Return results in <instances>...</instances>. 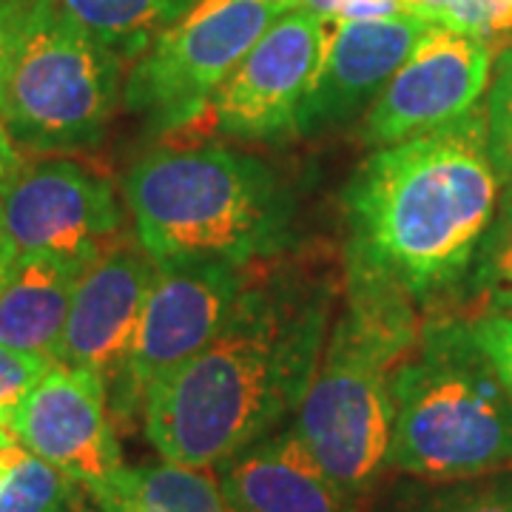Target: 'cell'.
I'll return each mask as SVG.
<instances>
[{
  "label": "cell",
  "instance_id": "obj_1",
  "mask_svg": "<svg viewBox=\"0 0 512 512\" xmlns=\"http://www.w3.org/2000/svg\"><path fill=\"white\" fill-rule=\"evenodd\" d=\"M333 285L308 265L251 271L214 339L143 404L163 461L214 470L293 419L328 342Z\"/></svg>",
  "mask_w": 512,
  "mask_h": 512
},
{
  "label": "cell",
  "instance_id": "obj_2",
  "mask_svg": "<svg viewBox=\"0 0 512 512\" xmlns=\"http://www.w3.org/2000/svg\"><path fill=\"white\" fill-rule=\"evenodd\" d=\"M501 185L481 103L450 126L376 148L345 188L348 285L413 305L456 291Z\"/></svg>",
  "mask_w": 512,
  "mask_h": 512
},
{
  "label": "cell",
  "instance_id": "obj_3",
  "mask_svg": "<svg viewBox=\"0 0 512 512\" xmlns=\"http://www.w3.org/2000/svg\"><path fill=\"white\" fill-rule=\"evenodd\" d=\"M137 242L154 262H271L296 239V194L279 171L225 146L154 148L123 180Z\"/></svg>",
  "mask_w": 512,
  "mask_h": 512
},
{
  "label": "cell",
  "instance_id": "obj_4",
  "mask_svg": "<svg viewBox=\"0 0 512 512\" xmlns=\"http://www.w3.org/2000/svg\"><path fill=\"white\" fill-rule=\"evenodd\" d=\"M387 473L461 481L512 470V399L470 322L436 316L390 373Z\"/></svg>",
  "mask_w": 512,
  "mask_h": 512
},
{
  "label": "cell",
  "instance_id": "obj_5",
  "mask_svg": "<svg viewBox=\"0 0 512 512\" xmlns=\"http://www.w3.org/2000/svg\"><path fill=\"white\" fill-rule=\"evenodd\" d=\"M419 308L396 293L348 285L319 367L291 427L342 490L367 498L387 473L390 373L419 339Z\"/></svg>",
  "mask_w": 512,
  "mask_h": 512
},
{
  "label": "cell",
  "instance_id": "obj_6",
  "mask_svg": "<svg viewBox=\"0 0 512 512\" xmlns=\"http://www.w3.org/2000/svg\"><path fill=\"white\" fill-rule=\"evenodd\" d=\"M123 80L126 63L66 18L57 0H32L0 120L26 154L92 151L123 103Z\"/></svg>",
  "mask_w": 512,
  "mask_h": 512
},
{
  "label": "cell",
  "instance_id": "obj_7",
  "mask_svg": "<svg viewBox=\"0 0 512 512\" xmlns=\"http://www.w3.org/2000/svg\"><path fill=\"white\" fill-rule=\"evenodd\" d=\"M285 9L271 0H197L128 66L123 109L151 134L197 123L225 77Z\"/></svg>",
  "mask_w": 512,
  "mask_h": 512
},
{
  "label": "cell",
  "instance_id": "obj_8",
  "mask_svg": "<svg viewBox=\"0 0 512 512\" xmlns=\"http://www.w3.org/2000/svg\"><path fill=\"white\" fill-rule=\"evenodd\" d=\"M251 268L220 259H168L157 262L134 345L120 376L109 384L117 413L143 410L148 393L174 376L222 328Z\"/></svg>",
  "mask_w": 512,
  "mask_h": 512
},
{
  "label": "cell",
  "instance_id": "obj_9",
  "mask_svg": "<svg viewBox=\"0 0 512 512\" xmlns=\"http://www.w3.org/2000/svg\"><path fill=\"white\" fill-rule=\"evenodd\" d=\"M328 23L325 15L296 3L265 29L205 109L222 137L242 143L291 137L325 55Z\"/></svg>",
  "mask_w": 512,
  "mask_h": 512
},
{
  "label": "cell",
  "instance_id": "obj_10",
  "mask_svg": "<svg viewBox=\"0 0 512 512\" xmlns=\"http://www.w3.org/2000/svg\"><path fill=\"white\" fill-rule=\"evenodd\" d=\"M0 217L20 254L94 262L123 228L114 185L69 157L26 163L0 188Z\"/></svg>",
  "mask_w": 512,
  "mask_h": 512
},
{
  "label": "cell",
  "instance_id": "obj_11",
  "mask_svg": "<svg viewBox=\"0 0 512 512\" xmlns=\"http://www.w3.org/2000/svg\"><path fill=\"white\" fill-rule=\"evenodd\" d=\"M493 57L490 40L433 23L367 109L362 140L384 148L461 120L487 92Z\"/></svg>",
  "mask_w": 512,
  "mask_h": 512
},
{
  "label": "cell",
  "instance_id": "obj_12",
  "mask_svg": "<svg viewBox=\"0 0 512 512\" xmlns=\"http://www.w3.org/2000/svg\"><path fill=\"white\" fill-rule=\"evenodd\" d=\"M12 436L86 495L106 490L126 470L109 413V384L86 367H49L20 404Z\"/></svg>",
  "mask_w": 512,
  "mask_h": 512
},
{
  "label": "cell",
  "instance_id": "obj_13",
  "mask_svg": "<svg viewBox=\"0 0 512 512\" xmlns=\"http://www.w3.org/2000/svg\"><path fill=\"white\" fill-rule=\"evenodd\" d=\"M433 20L399 12L384 18L336 20L311 89L296 114V137H319L367 114Z\"/></svg>",
  "mask_w": 512,
  "mask_h": 512
},
{
  "label": "cell",
  "instance_id": "obj_14",
  "mask_svg": "<svg viewBox=\"0 0 512 512\" xmlns=\"http://www.w3.org/2000/svg\"><path fill=\"white\" fill-rule=\"evenodd\" d=\"M154 274L157 262L140 242H109L74 288L57 362L86 367L106 384L114 382L134 345Z\"/></svg>",
  "mask_w": 512,
  "mask_h": 512
},
{
  "label": "cell",
  "instance_id": "obj_15",
  "mask_svg": "<svg viewBox=\"0 0 512 512\" xmlns=\"http://www.w3.org/2000/svg\"><path fill=\"white\" fill-rule=\"evenodd\" d=\"M214 478L231 512H365L308 453L291 424L217 464Z\"/></svg>",
  "mask_w": 512,
  "mask_h": 512
},
{
  "label": "cell",
  "instance_id": "obj_16",
  "mask_svg": "<svg viewBox=\"0 0 512 512\" xmlns=\"http://www.w3.org/2000/svg\"><path fill=\"white\" fill-rule=\"evenodd\" d=\"M92 262L20 254L0 288V342L57 362L72 296Z\"/></svg>",
  "mask_w": 512,
  "mask_h": 512
},
{
  "label": "cell",
  "instance_id": "obj_17",
  "mask_svg": "<svg viewBox=\"0 0 512 512\" xmlns=\"http://www.w3.org/2000/svg\"><path fill=\"white\" fill-rule=\"evenodd\" d=\"M72 512H231L211 470L180 464L126 467L100 493L77 495Z\"/></svg>",
  "mask_w": 512,
  "mask_h": 512
},
{
  "label": "cell",
  "instance_id": "obj_18",
  "mask_svg": "<svg viewBox=\"0 0 512 512\" xmlns=\"http://www.w3.org/2000/svg\"><path fill=\"white\" fill-rule=\"evenodd\" d=\"M197 0H57L63 15L100 46L134 63L154 37Z\"/></svg>",
  "mask_w": 512,
  "mask_h": 512
},
{
  "label": "cell",
  "instance_id": "obj_19",
  "mask_svg": "<svg viewBox=\"0 0 512 512\" xmlns=\"http://www.w3.org/2000/svg\"><path fill=\"white\" fill-rule=\"evenodd\" d=\"M365 512H512V470L461 481H379Z\"/></svg>",
  "mask_w": 512,
  "mask_h": 512
},
{
  "label": "cell",
  "instance_id": "obj_20",
  "mask_svg": "<svg viewBox=\"0 0 512 512\" xmlns=\"http://www.w3.org/2000/svg\"><path fill=\"white\" fill-rule=\"evenodd\" d=\"M464 291L461 319L512 316V200L504 202L478 242L470 271L458 285Z\"/></svg>",
  "mask_w": 512,
  "mask_h": 512
},
{
  "label": "cell",
  "instance_id": "obj_21",
  "mask_svg": "<svg viewBox=\"0 0 512 512\" xmlns=\"http://www.w3.org/2000/svg\"><path fill=\"white\" fill-rule=\"evenodd\" d=\"M80 490L55 467L23 453L0 493V512H72Z\"/></svg>",
  "mask_w": 512,
  "mask_h": 512
},
{
  "label": "cell",
  "instance_id": "obj_22",
  "mask_svg": "<svg viewBox=\"0 0 512 512\" xmlns=\"http://www.w3.org/2000/svg\"><path fill=\"white\" fill-rule=\"evenodd\" d=\"M484 114L490 157L501 183H507L512 177V46L495 52Z\"/></svg>",
  "mask_w": 512,
  "mask_h": 512
},
{
  "label": "cell",
  "instance_id": "obj_23",
  "mask_svg": "<svg viewBox=\"0 0 512 512\" xmlns=\"http://www.w3.org/2000/svg\"><path fill=\"white\" fill-rule=\"evenodd\" d=\"M55 365L52 359L32 356L0 342V424L12 430L20 404L35 390V384Z\"/></svg>",
  "mask_w": 512,
  "mask_h": 512
},
{
  "label": "cell",
  "instance_id": "obj_24",
  "mask_svg": "<svg viewBox=\"0 0 512 512\" xmlns=\"http://www.w3.org/2000/svg\"><path fill=\"white\" fill-rule=\"evenodd\" d=\"M436 23L495 43L512 35V0H453Z\"/></svg>",
  "mask_w": 512,
  "mask_h": 512
},
{
  "label": "cell",
  "instance_id": "obj_25",
  "mask_svg": "<svg viewBox=\"0 0 512 512\" xmlns=\"http://www.w3.org/2000/svg\"><path fill=\"white\" fill-rule=\"evenodd\" d=\"M478 348L490 359L507 396L512 399V316H478L467 319Z\"/></svg>",
  "mask_w": 512,
  "mask_h": 512
},
{
  "label": "cell",
  "instance_id": "obj_26",
  "mask_svg": "<svg viewBox=\"0 0 512 512\" xmlns=\"http://www.w3.org/2000/svg\"><path fill=\"white\" fill-rule=\"evenodd\" d=\"M32 0H0V109H3V94H6V80L12 72V60L18 52L23 20L29 12Z\"/></svg>",
  "mask_w": 512,
  "mask_h": 512
},
{
  "label": "cell",
  "instance_id": "obj_27",
  "mask_svg": "<svg viewBox=\"0 0 512 512\" xmlns=\"http://www.w3.org/2000/svg\"><path fill=\"white\" fill-rule=\"evenodd\" d=\"M23 165H26V157H23V151L15 146L12 134L6 131L3 120H0V188L9 183L12 177H15L20 168H23Z\"/></svg>",
  "mask_w": 512,
  "mask_h": 512
},
{
  "label": "cell",
  "instance_id": "obj_28",
  "mask_svg": "<svg viewBox=\"0 0 512 512\" xmlns=\"http://www.w3.org/2000/svg\"><path fill=\"white\" fill-rule=\"evenodd\" d=\"M407 12H413V15H421V18L427 20H439V15L453 3V0H399Z\"/></svg>",
  "mask_w": 512,
  "mask_h": 512
},
{
  "label": "cell",
  "instance_id": "obj_29",
  "mask_svg": "<svg viewBox=\"0 0 512 512\" xmlns=\"http://www.w3.org/2000/svg\"><path fill=\"white\" fill-rule=\"evenodd\" d=\"M15 259H18V251H15L12 239H9V234H6V225H3V217H0V288H3L6 276H9V271H12Z\"/></svg>",
  "mask_w": 512,
  "mask_h": 512
},
{
  "label": "cell",
  "instance_id": "obj_30",
  "mask_svg": "<svg viewBox=\"0 0 512 512\" xmlns=\"http://www.w3.org/2000/svg\"><path fill=\"white\" fill-rule=\"evenodd\" d=\"M23 453H26V450H23L20 444H9V447H3V450H0V493H3L6 481H9V476H12V470L18 467V461Z\"/></svg>",
  "mask_w": 512,
  "mask_h": 512
},
{
  "label": "cell",
  "instance_id": "obj_31",
  "mask_svg": "<svg viewBox=\"0 0 512 512\" xmlns=\"http://www.w3.org/2000/svg\"><path fill=\"white\" fill-rule=\"evenodd\" d=\"M9 444H18V441H15L12 430H9L6 424H0V450H3V447H9Z\"/></svg>",
  "mask_w": 512,
  "mask_h": 512
},
{
  "label": "cell",
  "instance_id": "obj_32",
  "mask_svg": "<svg viewBox=\"0 0 512 512\" xmlns=\"http://www.w3.org/2000/svg\"><path fill=\"white\" fill-rule=\"evenodd\" d=\"M504 188H507L504 194H507V197H510V200H512V177H510V180H507V183H504Z\"/></svg>",
  "mask_w": 512,
  "mask_h": 512
},
{
  "label": "cell",
  "instance_id": "obj_33",
  "mask_svg": "<svg viewBox=\"0 0 512 512\" xmlns=\"http://www.w3.org/2000/svg\"><path fill=\"white\" fill-rule=\"evenodd\" d=\"M271 3H285V6H296L293 0H271Z\"/></svg>",
  "mask_w": 512,
  "mask_h": 512
}]
</instances>
